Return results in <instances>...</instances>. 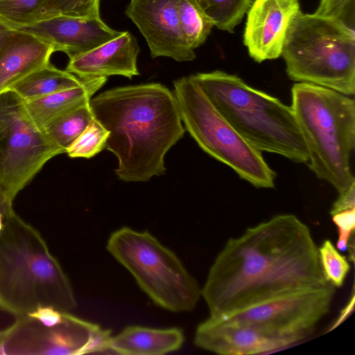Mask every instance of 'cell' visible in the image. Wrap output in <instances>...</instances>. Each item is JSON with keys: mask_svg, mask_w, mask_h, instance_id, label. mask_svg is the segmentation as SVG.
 <instances>
[{"mask_svg": "<svg viewBox=\"0 0 355 355\" xmlns=\"http://www.w3.org/2000/svg\"><path fill=\"white\" fill-rule=\"evenodd\" d=\"M139 47L129 32L94 49L69 59L66 71L80 79L122 76L131 79L139 75L137 60Z\"/></svg>", "mask_w": 355, "mask_h": 355, "instance_id": "obj_16", "label": "cell"}, {"mask_svg": "<svg viewBox=\"0 0 355 355\" xmlns=\"http://www.w3.org/2000/svg\"><path fill=\"white\" fill-rule=\"evenodd\" d=\"M83 81L74 74L49 63L21 78L9 89L24 101H29L77 87Z\"/></svg>", "mask_w": 355, "mask_h": 355, "instance_id": "obj_20", "label": "cell"}, {"mask_svg": "<svg viewBox=\"0 0 355 355\" xmlns=\"http://www.w3.org/2000/svg\"><path fill=\"white\" fill-rule=\"evenodd\" d=\"M355 208V183L347 189L339 193V196L334 202L330 210L332 216L338 212Z\"/></svg>", "mask_w": 355, "mask_h": 355, "instance_id": "obj_30", "label": "cell"}, {"mask_svg": "<svg viewBox=\"0 0 355 355\" xmlns=\"http://www.w3.org/2000/svg\"><path fill=\"white\" fill-rule=\"evenodd\" d=\"M298 0H254L248 10L243 42L257 62L282 55L288 28L300 12Z\"/></svg>", "mask_w": 355, "mask_h": 355, "instance_id": "obj_13", "label": "cell"}, {"mask_svg": "<svg viewBox=\"0 0 355 355\" xmlns=\"http://www.w3.org/2000/svg\"><path fill=\"white\" fill-rule=\"evenodd\" d=\"M110 132L94 118L83 132L67 149L71 158L89 159L105 148Z\"/></svg>", "mask_w": 355, "mask_h": 355, "instance_id": "obj_25", "label": "cell"}, {"mask_svg": "<svg viewBox=\"0 0 355 355\" xmlns=\"http://www.w3.org/2000/svg\"><path fill=\"white\" fill-rule=\"evenodd\" d=\"M125 14L146 39L153 58L164 56L178 62L196 58L180 29L176 0H130Z\"/></svg>", "mask_w": 355, "mask_h": 355, "instance_id": "obj_12", "label": "cell"}, {"mask_svg": "<svg viewBox=\"0 0 355 355\" xmlns=\"http://www.w3.org/2000/svg\"><path fill=\"white\" fill-rule=\"evenodd\" d=\"M214 26L233 33L250 8L252 0H197Z\"/></svg>", "mask_w": 355, "mask_h": 355, "instance_id": "obj_23", "label": "cell"}, {"mask_svg": "<svg viewBox=\"0 0 355 355\" xmlns=\"http://www.w3.org/2000/svg\"><path fill=\"white\" fill-rule=\"evenodd\" d=\"M288 78L347 96L355 93V31L334 19L299 12L281 55Z\"/></svg>", "mask_w": 355, "mask_h": 355, "instance_id": "obj_6", "label": "cell"}, {"mask_svg": "<svg viewBox=\"0 0 355 355\" xmlns=\"http://www.w3.org/2000/svg\"><path fill=\"white\" fill-rule=\"evenodd\" d=\"M0 213H1V208H0Z\"/></svg>", "mask_w": 355, "mask_h": 355, "instance_id": "obj_35", "label": "cell"}, {"mask_svg": "<svg viewBox=\"0 0 355 355\" xmlns=\"http://www.w3.org/2000/svg\"><path fill=\"white\" fill-rule=\"evenodd\" d=\"M106 248L157 306L180 313L197 305L201 288L196 279L177 255L148 231L122 227L111 234Z\"/></svg>", "mask_w": 355, "mask_h": 355, "instance_id": "obj_7", "label": "cell"}, {"mask_svg": "<svg viewBox=\"0 0 355 355\" xmlns=\"http://www.w3.org/2000/svg\"><path fill=\"white\" fill-rule=\"evenodd\" d=\"M40 306L70 312L77 303L40 233L12 210L0 231V310L18 318Z\"/></svg>", "mask_w": 355, "mask_h": 355, "instance_id": "obj_3", "label": "cell"}, {"mask_svg": "<svg viewBox=\"0 0 355 355\" xmlns=\"http://www.w3.org/2000/svg\"><path fill=\"white\" fill-rule=\"evenodd\" d=\"M296 121L306 145L309 168L338 193L355 183L351 155L355 146V102L349 96L307 83L291 89Z\"/></svg>", "mask_w": 355, "mask_h": 355, "instance_id": "obj_5", "label": "cell"}, {"mask_svg": "<svg viewBox=\"0 0 355 355\" xmlns=\"http://www.w3.org/2000/svg\"><path fill=\"white\" fill-rule=\"evenodd\" d=\"M107 80V78L85 79L77 87L24 101L26 110L35 123L43 130L55 119L90 101Z\"/></svg>", "mask_w": 355, "mask_h": 355, "instance_id": "obj_19", "label": "cell"}, {"mask_svg": "<svg viewBox=\"0 0 355 355\" xmlns=\"http://www.w3.org/2000/svg\"><path fill=\"white\" fill-rule=\"evenodd\" d=\"M347 250H348L349 252V258L348 261L354 262V233L351 236Z\"/></svg>", "mask_w": 355, "mask_h": 355, "instance_id": "obj_33", "label": "cell"}, {"mask_svg": "<svg viewBox=\"0 0 355 355\" xmlns=\"http://www.w3.org/2000/svg\"><path fill=\"white\" fill-rule=\"evenodd\" d=\"M195 345L220 355H249L272 352L291 344L251 327L209 317L195 331Z\"/></svg>", "mask_w": 355, "mask_h": 355, "instance_id": "obj_15", "label": "cell"}, {"mask_svg": "<svg viewBox=\"0 0 355 355\" xmlns=\"http://www.w3.org/2000/svg\"><path fill=\"white\" fill-rule=\"evenodd\" d=\"M354 299H355L354 289L353 288L350 300L348 301V302L345 306V307L341 310L339 316L336 320L334 323L331 325V328L329 329L328 331H331L332 329H335L338 325H340L352 313V312L354 310V301H355Z\"/></svg>", "mask_w": 355, "mask_h": 355, "instance_id": "obj_31", "label": "cell"}, {"mask_svg": "<svg viewBox=\"0 0 355 355\" xmlns=\"http://www.w3.org/2000/svg\"><path fill=\"white\" fill-rule=\"evenodd\" d=\"M94 118L89 101L53 120L43 130L65 153Z\"/></svg>", "mask_w": 355, "mask_h": 355, "instance_id": "obj_21", "label": "cell"}, {"mask_svg": "<svg viewBox=\"0 0 355 355\" xmlns=\"http://www.w3.org/2000/svg\"><path fill=\"white\" fill-rule=\"evenodd\" d=\"M184 129L206 153L227 165L257 188L275 187L276 173L261 152L248 143L207 97L193 75L173 82Z\"/></svg>", "mask_w": 355, "mask_h": 355, "instance_id": "obj_8", "label": "cell"}, {"mask_svg": "<svg viewBox=\"0 0 355 355\" xmlns=\"http://www.w3.org/2000/svg\"><path fill=\"white\" fill-rule=\"evenodd\" d=\"M331 216L338 231L336 248L340 251H346L349 240L354 233L355 208L338 212Z\"/></svg>", "mask_w": 355, "mask_h": 355, "instance_id": "obj_29", "label": "cell"}, {"mask_svg": "<svg viewBox=\"0 0 355 355\" xmlns=\"http://www.w3.org/2000/svg\"><path fill=\"white\" fill-rule=\"evenodd\" d=\"M184 342L182 329L129 326L112 336L109 351L123 355H161L178 350Z\"/></svg>", "mask_w": 355, "mask_h": 355, "instance_id": "obj_18", "label": "cell"}, {"mask_svg": "<svg viewBox=\"0 0 355 355\" xmlns=\"http://www.w3.org/2000/svg\"><path fill=\"white\" fill-rule=\"evenodd\" d=\"M46 0H0V22L17 30L42 19Z\"/></svg>", "mask_w": 355, "mask_h": 355, "instance_id": "obj_24", "label": "cell"}, {"mask_svg": "<svg viewBox=\"0 0 355 355\" xmlns=\"http://www.w3.org/2000/svg\"><path fill=\"white\" fill-rule=\"evenodd\" d=\"M176 8L183 36L194 50L205 42L214 24L197 0H176Z\"/></svg>", "mask_w": 355, "mask_h": 355, "instance_id": "obj_22", "label": "cell"}, {"mask_svg": "<svg viewBox=\"0 0 355 355\" xmlns=\"http://www.w3.org/2000/svg\"><path fill=\"white\" fill-rule=\"evenodd\" d=\"M3 224V216L0 213V231L1 230Z\"/></svg>", "mask_w": 355, "mask_h": 355, "instance_id": "obj_34", "label": "cell"}, {"mask_svg": "<svg viewBox=\"0 0 355 355\" xmlns=\"http://www.w3.org/2000/svg\"><path fill=\"white\" fill-rule=\"evenodd\" d=\"M89 104L110 132L105 149L118 159L119 180L146 182L165 174V155L185 132L173 92L157 83L118 87Z\"/></svg>", "mask_w": 355, "mask_h": 355, "instance_id": "obj_2", "label": "cell"}, {"mask_svg": "<svg viewBox=\"0 0 355 355\" xmlns=\"http://www.w3.org/2000/svg\"><path fill=\"white\" fill-rule=\"evenodd\" d=\"M309 227L277 214L229 239L201 289L209 317L222 318L272 299L329 284Z\"/></svg>", "mask_w": 355, "mask_h": 355, "instance_id": "obj_1", "label": "cell"}, {"mask_svg": "<svg viewBox=\"0 0 355 355\" xmlns=\"http://www.w3.org/2000/svg\"><path fill=\"white\" fill-rule=\"evenodd\" d=\"M51 44L54 51L76 58L119 37L122 32L107 26L98 17L55 16L17 29Z\"/></svg>", "mask_w": 355, "mask_h": 355, "instance_id": "obj_14", "label": "cell"}, {"mask_svg": "<svg viewBox=\"0 0 355 355\" xmlns=\"http://www.w3.org/2000/svg\"><path fill=\"white\" fill-rule=\"evenodd\" d=\"M100 0H46L42 19L63 15L77 17H98Z\"/></svg>", "mask_w": 355, "mask_h": 355, "instance_id": "obj_27", "label": "cell"}, {"mask_svg": "<svg viewBox=\"0 0 355 355\" xmlns=\"http://www.w3.org/2000/svg\"><path fill=\"white\" fill-rule=\"evenodd\" d=\"M53 46L31 34L12 31L0 48V93L50 63Z\"/></svg>", "mask_w": 355, "mask_h": 355, "instance_id": "obj_17", "label": "cell"}, {"mask_svg": "<svg viewBox=\"0 0 355 355\" xmlns=\"http://www.w3.org/2000/svg\"><path fill=\"white\" fill-rule=\"evenodd\" d=\"M314 14L337 20L355 31V0H320Z\"/></svg>", "mask_w": 355, "mask_h": 355, "instance_id": "obj_28", "label": "cell"}, {"mask_svg": "<svg viewBox=\"0 0 355 355\" xmlns=\"http://www.w3.org/2000/svg\"><path fill=\"white\" fill-rule=\"evenodd\" d=\"M65 153L30 116L15 92L0 93V208L12 211L18 193L52 157Z\"/></svg>", "mask_w": 355, "mask_h": 355, "instance_id": "obj_9", "label": "cell"}, {"mask_svg": "<svg viewBox=\"0 0 355 355\" xmlns=\"http://www.w3.org/2000/svg\"><path fill=\"white\" fill-rule=\"evenodd\" d=\"M318 258L325 279L335 288L342 286L350 270L347 257L327 239L318 248Z\"/></svg>", "mask_w": 355, "mask_h": 355, "instance_id": "obj_26", "label": "cell"}, {"mask_svg": "<svg viewBox=\"0 0 355 355\" xmlns=\"http://www.w3.org/2000/svg\"><path fill=\"white\" fill-rule=\"evenodd\" d=\"M193 77L219 113L256 149L295 163L308 162L307 149L291 107L236 75L216 70Z\"/></svg>", "mask_w": 355, "mask_h": 355, "instance_id": "obj_4", "label": "cell"}, {"mask_svg": "<svg viewBox=\"0 0 355 355\" xmlns=\"http://www.w3.org/2000/svg\"><path fill=\"white\" fill-rule=\"evenodd\" d=\"M111 331L64 311L47 325L28 315L17 318L0 331V354L80 355L109 351Z\"/></svg>", "mask_w": 355, "mask_h": 355, "instance_id": "obj_10", "label": "cell"}, {"mask_svg": "<svg viewBox=\"0 0 355 355\" xmlns=\"http://www.w3.org/2000/svg\"><path fill=\"white\" fill-rule=\"evenodd\" d=\"M335 292L329 284L282 295L216 319L251 327L292 345L313 332L328 313Z\"/></svg>", "mask_w": 355, "mask_h": 355, "instance_id": "obj_11", "label": "cell"}, {"mask_svg": "<svg viewBox=\"0 0 355 355\" xmlns=\"http://www.w3.org/2000/svg\"><path fill=\"white\" fill-rule=\"evenodd\" d=\"M13 29L0 22V48L12 33Z\"/></svg>", "mask_w": 355, "mask_h": 355, "instance_id": "obj_32", "label": "cell"}]
</instances>
